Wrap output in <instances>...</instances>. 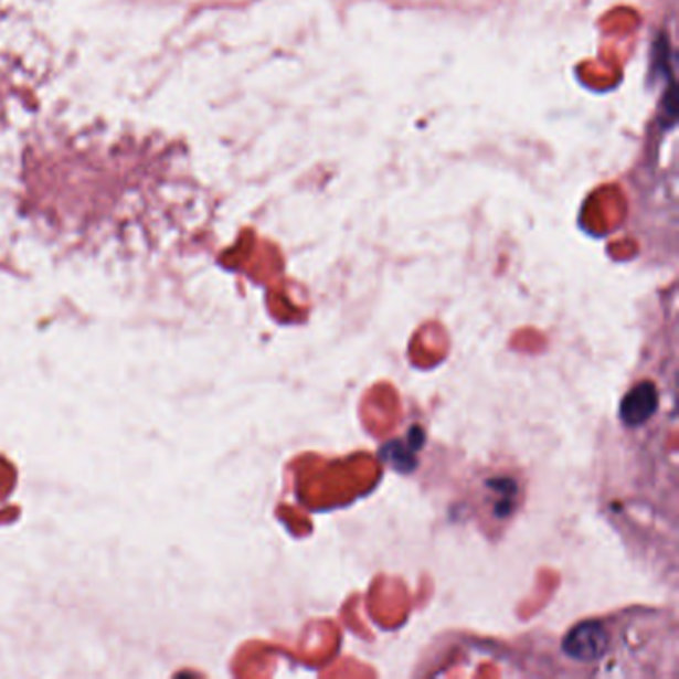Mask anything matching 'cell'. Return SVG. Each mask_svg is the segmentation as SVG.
Returning a JSON list of instances; mask_svg holds the SVG:
<instances>
[{"label":"cell","mask_w":679,"mask_h":679,"mask_svg":"<svg viewBox=\"0 0 679 679\" xmlns=\"http://www.w3.org/2000/svg\"><path fill=\"white\" fill-rule=\"evenodd\" d=\"M564 651L576 661H598L608 651V634L600 622L580 624L564 639Z\"/></svg>","instance_id":"1"},{"label":"cell","mask_w":679,"mask_h":679,"mask_svg":"<svg viewBox=\"0 0 679 679\" xmlns=\"http://www.w3.org/2000/svg\"><path fill=\"white\" fill-rule=\"evenodd\" d=\"M656 405H658V396H656L654 386L644 383V385L636 386L624 401L622 418L628 425H641L644 421H648L649 416L654 415Z\"/></svg>","instance_id":"2"}]
</instances>
